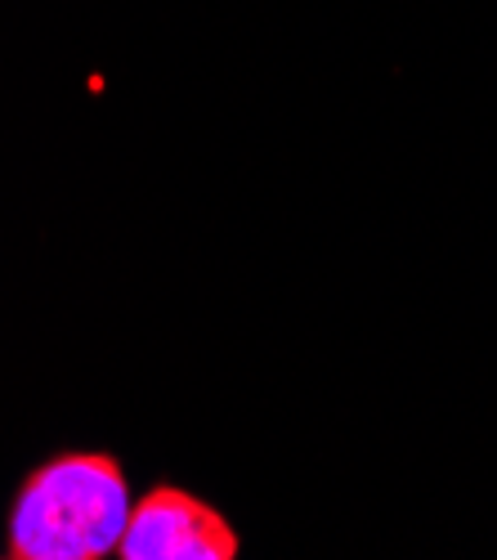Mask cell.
Returning a JSON list of instances; mask_svg holds the SVG:
<instances>
[{"instance_id":"6da1fadb","label":"cell","mask_w":497,"mask_h":560,"mask_svg":"<svg viewBox=\"0 0 497 560\" xmlns=\"http://www.w3.org/2000/svg\"><path fill=\"white\" fill-rule=\"evenodd\" d=\"M130 489L117 457L63 453L23 480L10 511L14 560H104L117 556Z\"/></svg>"},{"instance_id":"7a4b0ae2","label":"cell","mask_w":497,"mask_h":560,"mask_svg":"<svg viewBox=\"0 0 497 560\" xmlns=\"http://www.w3.org/2000/svg\"><path fill=\"white\" fill-rule=\"evenodd\" d=\"M117 556L121 560H234L238 534L202 498L175 485H157L130 506Z\"/></svg>"}]
</instances>
